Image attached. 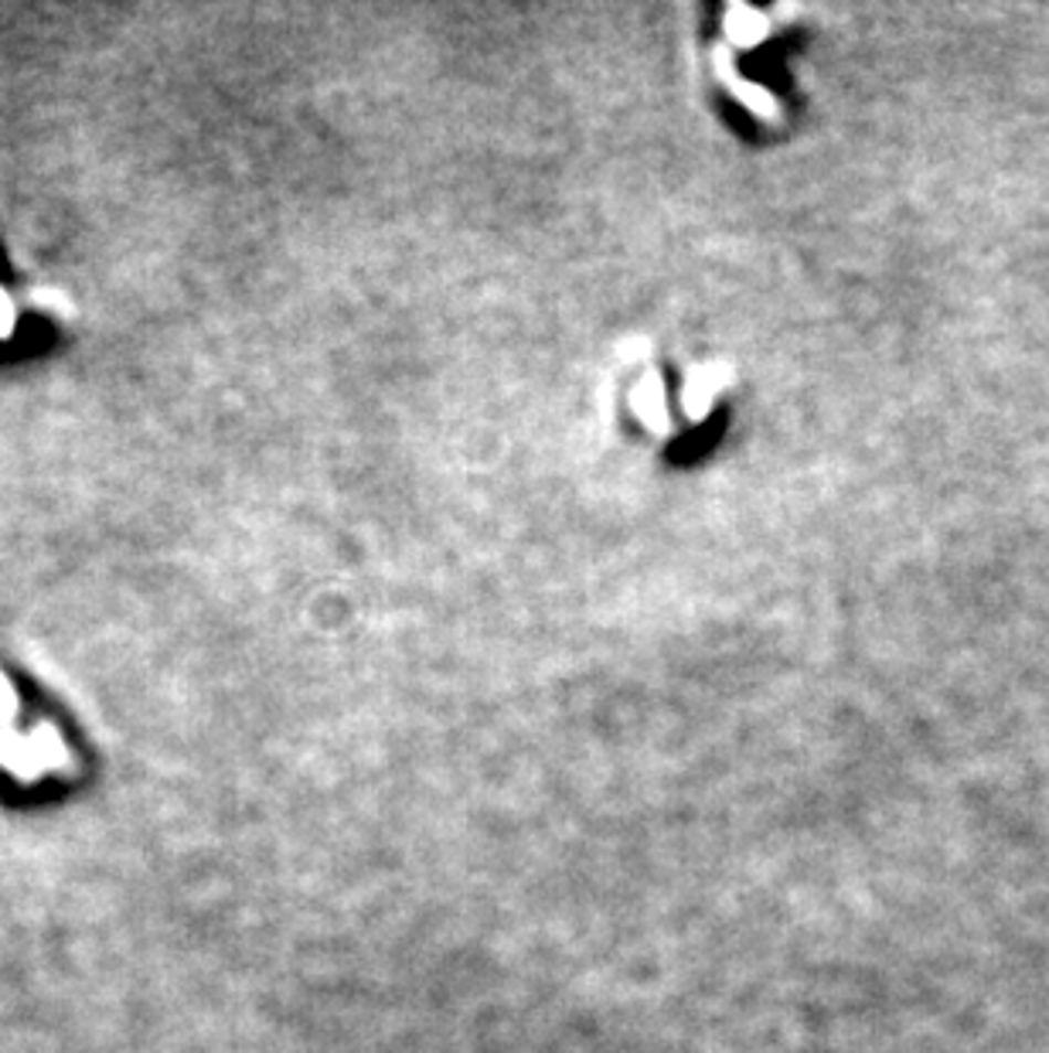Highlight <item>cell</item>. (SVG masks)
Listing matches in <instances>:
<instances>
[{"instance_id":"obj_1","label":"cell","mask_w":1049,"mask_h":1053,"mask_svg":"<svg viewBox=\"0 0 1049 1053\" xmlns=\"http://www.w3.org/2000/svg\"><path fill=\"white\" fill-rule=\"evenodd\" d=\"M0 767H4L8 775L21 778V781H34L38 775L45 771L42 760H38V750H34L31 737L11 730V726L0 730Z\"/></svg>"},{"instance_id":"obj_2","label":"cell","mask_w":1049,"mask_h":1053,"mask_svg":"<svg viewBox=\"0 0 1049 1053\" xmlns=\"http://www.w3.org/2000/svg\"><path fill=\"white\" fill-rule=\"evenodd\" d=\"M719 392V372L712 366H702L689 376V386H685V413L702 420L712 410V399Z\"/></svg>"},{"instance_id":"obj_3","label":"cell","mask_w":1049,"mask_h":1053,"mask_svg":"<svg viewBox=\"0 0 1049 1053\" xmlns=\"http://www.w3.org/2000/svg\"><path fill=\"white\" fill-rule=\"evenodd\" d=\"M725 34H730L740 49H753L766 38V21L753 8H730L725 11Z\"/></svg>"},{"instance_id":"obj_4","label":"cell","mask_w":1049,"mask_h":1053,"mask_svg":"<svg viewBox=\"0 0 1049 1053\" xmlns=\"http://www.w3.org/2000/svg\"><path fill=\"white\" fill-rule=\"evenodd\" d=\"M28 737H31V744L38 750V760H42L45 771H62V767H68V750H65L55 726L42 723V726H34Z\"/></svg>"},{"instance_id":"obj_5","label":"cell","mask_w":1049,"mask_h":1053,"mask_svg":"<svg viewBox=\"0 0 1049 1053\" xmlns=\"http://www.w3.org/2000/svg\"><path fill=\"white\" fill-rule=\"evenodd\" d=\"M634 402H637V417L648 423L651 430L668 427V417H665V389H661V382H658L655 376L640 382Z\"/></svg>"},{"instance_id":"obj_6","label":"cell","mask_w":1049,"mask_h":1053,"mask_svg":"<svg viewBox=\"0 0 1049 1053\" xmlns=\"http://www.w3.org/2000/svg\"><path fill=\"white\" fill-rule=\"evenodd\" d=\"M733 93L746 103V109H753L756 116H777V99L771 93H763L760 86H750V83H740L733 78Z\"/></svg>"},{"instance_id":"obj_7","label":"cell","mask_w":1049,"mask_h":1053,"mask_svg":"<svg viewBox=\"0 0 1049 1053\" xmlns=\"http://www.w3.org/2000/svg\"><path fill=\"white\" fill-rule=\"evenodd\" d=\"M14 716H18V693H14V685L8 682V675L0 672V730L11 726Z\"/></svg>"},{"instance_id":"obj_8","label":"cell","mask_w":1049,"mask_h":1053,"mask_svg":"<svg viewBox=\"0 0 1049 1053\" xmlns=\"http://www.w3.org/2000/svg\"><path fill=\"white\" fill-rule=\"evenodd\" d=\"M31 301H34V307L52 310V314H59V317L72 314L68 297H65V294H59V291H34V294H31Z\"/></svg>"},{"instance_id":"obj_9","label":"cell","mask_w":1049,"mask_h":1053,"mask_svg":"<svg viewBox=\"0 0 1049 1053\" xmlns=\"http://www.w3.org/2000/svg\"><path fill=\"white\" fill-rule=\"evenodd\" d=\"M14 324H18L14 301L8 297L4 287H0V338H11V335H14Z\"/></svg>"}]
</instances>
